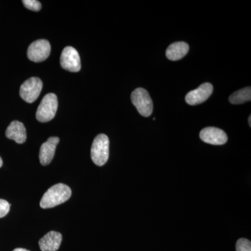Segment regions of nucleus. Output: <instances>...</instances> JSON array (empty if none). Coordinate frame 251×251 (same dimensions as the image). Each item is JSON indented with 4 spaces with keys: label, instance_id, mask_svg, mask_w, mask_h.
Returning <instances> with one entry per match:
<instances>
[{
    "label": "nucleus",
    "instance_id": "aec40b11",
    "mask_svg": "<svg viewBox=\"0 0 251 251\" xmlns=\"http://www.w3.org/2000/svg\"><path fill=\"white\" fill-rule=\"evenodd\" d=\"M249 125H250V126H251V115H250V116H249Z\"/></svg>",
    "mask_w": 251,
    "mask_h": 251
},
{
    "label": "nucleus",
    "instance_id": "2eb2a0df",
    "mask_svg": "<svg viewBox=\"0 0 251 251\" xmlns=\"http://www.w3.org/2000/svg\"><path fill=\"white\" fill-rule=\"evenodd\" d=\"M237 251H251V243L249 239L241 238L236 244Z\"/></svg>",
    "mask_w": 251,
    "mask_h": 251
},
{
    "label": "nucleus",
    "instance_id": "dca6fc26",
    "mask_svg": "<svg viewBox=\"0 0 251 251\" xmlns=\"http://www.w3.org/2000/svg\"><path fill=\"white\" fill-rule=\"evenodd\" d=\"M23 3L27 9L31 11H39L41 9V3L36 0H23Z\"/></svg>",
    "mask_w": 251,
    "mask_h": 251
},
{
    "label": "nucleus",
    "instance_id": "f03ea898",
    "mask_svg": "<svg viewBox=\"0 0 251 251\" xmlns=\"http://www.w3.org/2000/svg\"><path fill=\"white\" fill-rule=\"evenodd\" d=\"M108 137L105 134H99L94 138L91 148V158L97 166H103L109 158Z\"/></svg>",
    "mask_w": 251,
    "mask_h": 251
},
{
    "label": "nucleus",
    "instance_id": "20e7f679",
    "mask_svg": "<svg viewBox=\"0 0 251 251\" xmlns=\"http://www.w3.org/2000/svg\"><path fill=\"white\" fill-rule=\"evenodd\" d=\"M132 103L138 112L145 117H150L153 112V102L150 94L145 89H135L130 96Z\"/></svg>",
    "mask_w": 251,
    "mask_h": 251
},
{
    "label": "nucleus",
    "instance_id": "f3484780",
    "mask_svg": "<svg viewBox=\"0 0 251 251\" xmlns=\"http://www.w3.org/2000/svg\"><path fill=\"white\" fill-rule=\"evenodd\" d=\"M11 205L5 200L0 199V218L4 217L9 212Z\"/></svg>",
    "mask_w": 251,
    "mask_h": 251
},
{
    "label": "nucleus",
    "instance_id": "a211bd4d",
    "mask_svg": "<svg viewBox=\"0 0 251 251\" xmlns=\"http://www.w3.org/2000/svg\"><path fill=\"white\" fill-rule=\"evenodd\" d=\"M13 251H30L27 250V249H22V248H18V249H14Z\"/></svg>",
    "mask_w": 251,
    "mask_h": 251
},
{
    "label": "nucleus",
    "instance_id": "f257e3e1",
    "mask_svg": "<svg viewBox=\"0 0 251 251\" xmlns=\"http://www.w3.org/2000/svg\"><path fill=\"white\" fill-rule=\"evenodd\" d=\"M72 189L64 184H57L51 186L41 198L40 206L43 209H49L67 202L72 196Z\"/></svg>",
    "mask_w": 251,
    "mask_h": 251
},
{
    "label": "nucleus",
    "instance_id": "ddd939ff",
    "mask_svg": "<svg viewBox=\"0 0 251 251\" xmlns=\"http://www.w3.org/2000/svg\"><path fill=\"white\" fill-rule=\"evenodd\" d=\"M189 46L185 42H175L166 50L167 58L171 61H177L187 54Z\"/></svg>",
    "mask_w": 251,
    "mask_h": 251
},
{
    "label": "nucleus",
    "instance_id": "7ed1b4c3",
    "mask_svg": "<svg viewBox=\"0 0 251 251\" xmlns=\"http://www.w3.org/2000/svg\"><path fill=\"white\" fill-rule=\"evenodd\" d=\"M58 108V100L55 94H46L38 107L36 117L38 121L48 122L52 120L55 116Z\"/></svg>",
    "mask_w": 251,
    "mask_h": 251
},
{
    "label": "nucleus",
    "instance_id": "4468645a",
    "mask_svg": "<svg viewBox=\"0 0 251 251\" xmlns=\"http://www.w3.org/2000/svg\"><path fill=\"white\" fill-rule=\"evenodd\" d=\"M251 88L250 87H246L242 90H238L229 97V100L231 103L242 104L245 102L251 101Z\"/></svg>",
    "mask_w": 251,
    "mask_h": 251
},
{
    "label": "nucleus",
    "instance_id": "39448f33",
    "mask_svg": "<svg viewBox=\"0 0 251 251\" xmlns=\"http://www.w3.org/2000/svg\"><path fill=\"white\" fill-rule=\"evenodd\" d=\"M42 87L43 82L40 78L36 77H31L21 85L20 96L25 101L32 103L39 98Z\"/></svg>",
    "mask_w": 251,
    "mask_h": 251
},
{
    "label": "nucleus",
    "instance_id": "9d476101",
    "mask_svg": "<svg viewBox=\"0 0 251 251\" xmlns=\"http://www.w3.org/2000/svg\"><path fill=\"white\" fill-rule=\"evenodd\" d=\"M59 138L57 137H50L45 142L40 148L39 161L43 166H48L53 159L55 153L56 147L58 145Z\"/></svg>",
    "mask_w": 251,
    "mask_h": 251
},
{
    "label": "nucleus",
    "instance_id": "f8f14e48",
    "mask_svg": "<svg viewBox=\"0 0 251 251\" xmlns=\"http://www.w3.org/2000/svg\"><path fill=\"white\" fill-rule=\"evenodd\" d=\"M6 136L16 143L23 144L27 139L26 128L22 122L14 121L10 124L6 130Z\"/></svg>",
    "mask_w": 251,
    "mask_h": 251
},
{
    "label": "nucleus",
    "instance_id": "9b49d317",
    "mask_svg": "<svg viewBox=\"0 0 251 251\" xmlns=\"http://www.w3.org/2000/svg\"><path fill=\"white\" fill-rule=\"evenodd\" d=\"M62 241V234L55 231H50L39 240V247L42 251H57Z\"/></svg>",
    "mask_w": 251,
    "mask_h": 251
},
{
    "label": "nucleus",
    "instance_id": "6e6552de",
    "mask_svg": "<svg viewBox=\"0 0 251 251\" xmlns=\"http://www.w3.org/2000/svg\"><path fill=\"white\" fill-rule=\"evenodd\" d=\"M214 87L209 82H205L196 90L191 91L186 96V102L190 105H199L206 101L212 94Z\"/></svg>",
    "mask_w": 251,
    "mask_h": 251
},
{
    "label": "nucleus",
    "instance_id": "6ab92c4d",
    "mask_svg": "<svg viewBox=\"0 0 251 251\" xmlns=\"http://www.w3.org/2000/svg\"><path fill=\"white\" fill-rule=\"evenodd\" d=\"M2 165H3L2 159H1V157H0V168H1V166H2Z\"/></svg>",
    "mask_w": 251,
    "mask_h": 251
},
{
    "label": "nucleus",
    "instance_id": "423d86ee",
    "mask_svg": "<svg viewBox=\"0 0 251 251\" xmlns=\"http://www.w3.org/2000/svg\"><path fill=\"white\" fill-rule=\"evenodd\" d=\"M51 47L49 41L46 39H39L34 41L27 50V57L34 62L45 61L50 54Z\"/></svg>",
    "mask_w": 251,
    "mask_h": 251
},
{
    "label": "nucleus",
    "instance_id": "0eeeda50",
    "mask_svg": "<svg viewBox=\"0 0 251 251\" xmlns=\"http://www.w3.org/2000/svg\"><path fill=\"white\" fill-rule=\"evenodd\" d=\"M61 67L71 72H78L81 69L80 58L76 50L67 46L63 50L60 57Z\"/></svg>",
    "mask_w": 251,
    "mask_h": 251
},
{
    "label": "nucleus",
    "instance_id": "1a4fd4ad",
    "mask_svg": "<svg viewBox=\"0 0 251 251\" xmlns=\"http://www.w3.org/2000/svg\"><path fill=\"white\" fill-rule=\"evenodd\" d=\"M201 139L204 143L213 145H222L227 143V135L224 130L215 127H207L200 133Z\"/></svg>",
    "mask_w": 251,
    "mask_h": 251
}]
</instances>
